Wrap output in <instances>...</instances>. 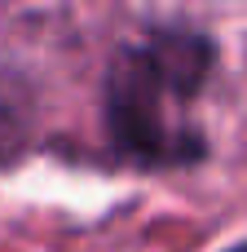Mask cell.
Listing matches in <instances>:
<instances>
[{
  "instance_id": "obj_1",
  "label": "cell",
  "mask_w": 247,
  "mask_h": 252,
  "mask_svg": "<svg viewBox=\"0 0 247 252\" xmlns=\"http://www.w3.org/2000/svg\"><path fill=\"white\" fill-rule=\"evenodd\" d=\"M168 84L150 58V49H124L106 75V124L124 155L146 164H181L203 151L199 133H181L168 124Z\"/></svg>"
},
{
  "instance_id": "obj_2",
  "label": "cell",
  "mask_w": 247,
  "mask_h": 252,
  "mask_svg": "<svg viewBox=\"0 0 247 252\" xmlns=\"http://www.w3.org/2000/svg\"><path fill=\"white\" fill-rule=\"evenodd\" d=\"M146 49H150V58H155L164 84H168V93H172L177 102L199 93V84H203V75H208V66H212V44H208L203 35H194V31H164V35H155Z\"/></svg>"
},
{
  "instance_id": "obj_3",
  "label": "cell",
  "mask_w": 247,
  "mask_h": 252,
  "mask_svg": "<svg viewBox=\"0 0 247 252\" xmlns=\"http://www.w3.org/2000/svg\"><path fill=\"white\" fill-rule=\"evenodd\" d=\"M27 137H31V102L22 84L0 71V168L27 151Z\"/></svg>"
},
{
  "instance_id": "obj_4",
  "label": "cell",
  "mask_w": 247,
  "mask_h": 252,
  "mask_svg": "<svg viewBox=\"0 0 247 252\" xmlns=\"http://www.w3.org/2000/svg\"><path fill=\"white\" fill-rule=\"evenodd\" d=\"M230 252H247V244H239V248H230Z\"/></svg>"
}]
</instances>
